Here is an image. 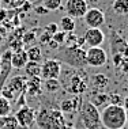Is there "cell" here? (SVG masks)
<instances>
[{
	"instance_id": "obj_1",
	"label": "cell",
	"mask_w": 128,
	"mask_h": 129,
	"mask_svg": "<svg viewBox=\"0 0 128 129\" xmlns=\"http://www.w3.org/2000/svg\"><path fill=\"white\" fill-rule=\"evenodd\" d=\"M60 74L67 75V78L59 79L61 83V87L65 88V91L71 95H82L83 92H86L89 86V79L87 75L85 74L82 69H76L72 67H61Z\"/></svg>"
},
{
	"instance_id": "obj_2",
	"label": "cell",
	"mask_w": 128,
	"mask_h": 129,
	"mask_svg": "<svg viewBox=\"0 0 128 129\" xmlns=\"http://www.w3.org/2000/svg\"><path fill=\"white\" fill-rule=\"evenodd\" d=\"M101 116V125L105 129H120L125 128L128 113L124 110L123 106L119 105H106L99 111Z\"/></svg>"
},
{
	"instance_id": "obj_3",
	"label": "cell",
	"mask_w": 128,
	"mask_h": 129,
	"mask_svg": "<svg viewBox=\"0 0 128 129\" xmlns=\"http://www.w3.org/2000/svg\"><path fill=\"white\" fill-rule=\"evenodd\" d=\"M67 122L65 116L60 109H45L42 107L36 114V124L38 129H63Z\"/></svg>"
},
{
	"instance_id": "obj_4",
	"label": "cell",
	"mask_w": 128,
	"mask_h": 129,
	"mask_svg": "<svg viewBox=\"0 0 128 129\" xmlns=\"http://www.w3.org/2000/svg\"><path fill=\"white\" fill-rule=\"evenodd\" d=\"M59 60L64 64H67L68 67L82 69L86 65V50L83 48L74 45V46H65L64 50H61L59 53Z\"/></svg>"
},
{
	"instance_id": "obj_5",
	"label": "cell",
	"mask_w": 128,
	"mask_h": 129,
	"mask_svg": "<svg viewBox=\"0 0 128 129\" xmlns=\"http://www.w3.org/2000/svg\"><path fill=\"white\" fill-rule=\"evenodd\" d=\"M79 121L86 129H99L101 125V116H99V109L93 105L90 101L83 102L79 110Z\"/></svg>"
},
{
	"instance_id": "obj_6",
	"label": "cell",
	"mask_w": 128,
	"mask_h": 129,
	"mask_svg": "<svg viewBox=\"0 0 128 129\" xmlns=\"http://www.w3.org/2000/svg\"><path fill=\"white\" fill-rule=\"evenodd\" d=\"M108 62V54L101 46H93L86 50V64L93 68H99Z\"/></svg>"
},
{
	"instance_id": "obj_7",
	"label": "cell",
	"mask_w": 128,
	"mask_h": 129,
	"mask_svg": "<svg viewBox=\"0 0 128 129\" xmlns=\"http://www.w3.org/2000/svg\"><path fill=\"white\" fill-rule=\"evenodd\" d=\"M61 67H63V62L59 58H48L44 61V64L41 65V74L40 78L42 80L46 79H59L61 72Z\"/></svg>"
},
{
	"instance_id": "obj_8",
	"label": "cell",
	"mask_w": 128,
	"mask_h": 129,
	"mask_svg": "<svg viewBox=\"0 0 128 129\" xmlns=\"http://www.w3.org/2000/svg\"><path fill=\"white\" fill-rule=\"evenodd\" d=\"M14 116L16 117L19 128H22V129L32 128L34 125V122H36V113H34V110L32 109V107L26 106V105L20 106Z\"/></svg>"
},
{
	"instance_id": "obj_9",
	"label": "cell",
	"mask_w": 128,
	"mask_h": 129,
	"mask_svg": "<svg viewBox=\"0 0 128 129\" xmlns=\"http://www.w3.org/2000/svg\"><path fill=\"white\" fill-rule=\"evenodd\" d=\"M89 10L86 0H65V11L67 15L74 19L83 18L86 11Z\"/></svg>"
},
{
	"instance_id": "obj_10",
	"label": "cell",
	"mask_w": 128,
	"mask_h": 129,
	"mask_svg": "<svg viewBox=\"0 0 128 129\" xmlns=\"http://www.w3.org/2000/svg\"><path fill=\"white\" fill-rule=\"evenodd\" d=\"M85 25L87 27H98L101 29V26L105 23V15H104L102 10L99 8H89L86 14L83 15Z\"/></svg>"
},
{
	"instance_id": "obj_11",
	"label": "cell",
	"mask_w": 128,
	"mask_h": 129,
	"mask_svg": "<svg viewBox=\"0 0 128 129\" xmlns=\"http://www.w3.org/2000/svg\"><path fill=\"white\" fill-rule=\"evenodd\" d=\"M83 41L86 45H89V48L101 46L105 41V34L98 27H89L83 34Z\"/></svg>"
},
{
	"instance_id": "obj_12",
	"label": "cell",
	"mask_w": 128,
	"mask_h": 129,
	"mask_svg": "<svg viewBox=\"0 0 128 129\" xmlns=\"http://www.w3.org/2000/svg\"><path fill=\"white\" fill-rule=\"evenodd\" d=\"M82 103H83V101H82V96L81 95H72L71 98L61 101L60 110H61V113H63L64 116H65V114L79 113Z\"/></svg>"
},
{
	"instance_id": "obj_13",
	"label": "cell",
	"mask_w": 128,
	"mask_h": 129,
	"mask_svg": "<svg viewBox=\"0 0 128 129\" xmlns=\"http://www.w3.org/2000/svg\"><path fill=\"white\" fill-rule=\"evenodd\" d=\"M26 78L25 76H14V78L10 79L8 82V87L10 90L14 92V95L16 96V99L19 98L20 95H23V92H25V88H26Z\"/></svg>"
},
{
	"instance_id": "obj_14",
	"label": "cell",
	"mask_w": 128,
	"mask_h": 129,
	"mask_svg": "<svg viewBox=\"0 0 128 129\" xmlns=\"http://www.w3.org/2000/svg\"><path fill=\"white\" fill-rule=\"evenodd\" d=\"M25 92L30 96H38L42 94V79L40 76L37 78H29L26 80V88Z\"/></svg>"
},
{
	"instance_id": "obj_15",
	"label": "cell",
	"mask_w": 128,
	"mask_h": 129,
	"mask_svg": "<svg viewBox=\"0 0 128 129\" xmlns=\"http://www.w3.org/2000/svg\"><path fill=\"white\" fill-rule=\"evenodd\" d=\"M27 61H29V58H27L26 50L18 49V50H14L12 52V56H11V65H12V68L23 69V67L26 65Z\"/></svg>"
},
{
	"instance_id": "obj_16",
	"label": "cell",
	"mask_w": 128,
	"mask_h": 129,
	"mask_svg": "<svg viewBox=\"0 0 128 129\" xmlns=\"http://www.w3.org/2000/svg\"><path fill=\"white\" fill-rule=\"evenodd\" d=\"M90 84H91L97 91H102L104 88H106L109 84V79L106 75L104 74H97V75H93L91 79H90Z\"/></svg>"
},
{
	"instance_id": "obj_17",
	"label": "cell",
	"mask_w": 128,
	"mask_h": 129,
	"mask_svg": "<svg viewBox=\"0 0 128 129\" xmlns=\"http://www.w3.org/2000/svg\"><path fill=\"white\" fill-rule=\"evenodd\" d=\"M125 45H127L125 40H123L119 36H113V40L110 41V50H112L113 54H123Z\"/></svg>"
},
{
	"instance_id": "obj_18",
	"label": "cell",
	"mask_w": 128,
	"mask_h": 129,
	"mask_svg": "<svg viewBox=\"0 0 128 129\" xmlns=\"http://www.w3.org/2000/svg\"><path fill=\"white\" fill-rule=\"evenodd\" d=\"M0 129H19V124L14 114L0 117Z\"/></svg>"
},
{
	"instance_id": "obj_19",
	"label": "cell",
	"mask_w": 128,
	"mask_h": 129,
	"mask_svg": "<svg viewBox=\"0 0 128 129\" xmlns=\"http://www.w3.org/2000/svg\"><path fill=\"white\" fill-rule=\"evenodd\" d=\"M61 88V83L59 79H46L42 80V90L48 94H56Z\"/></svg>"
},
{
	"instance_id": "obj_20",
	"label": "cell",
	"mask_w": 128,
	"mask_h": 129,
	"mask_svg": "<svg viewBox=\"0 0 128 129\" xmlns=\"http://www.w3.org/2000/svg\"><path fill=\"white\" fill-rule=\"evenodd\" d=\"M25 69V74L29 78H37L41 74V64L37 61H27L26 65L23 67Z\"/></svg>"
},
{
	"instance_id": "obj_21",
	"label": "cell",
	"mask_w": 128,
	"mask_h": 129,
	"mask_svg": "<svg viewBox=\"0 0 128 129\" xmlns=\"http://www.w3.org/2000/svg\"><path fill=\"white\" fill-rule=\"evenodd\" d=\"M90 102L94 105L97 109H101V107L104 109L106 105H109V95L105 92H97Z\"/></svg>"
},
{
	"instance_id": "obj_22",
	"label": "cell",
	"mask_w": 128,
	"mask_h": 129,
	"mask_svg": "<svg viewBox=\"0 0 128 129\" xmlns=\"http://www.w3.org/2000/svg\"><path fill=\"white\" fill-rule=\"evenodd\" d=\"M112 10L117 15H128V0H113Z\"/></svg>"
},
{
	"instance_id": "obj_23",
	"label": "cell",
	"mask_w": 128,
	"mask_h": 129,
	"mask_svg": "<svg viewBox=\"0 0 128 129\" xmlns=\"http://www.w3.org/2000/svg\"><path fill=\"white\" fill-rule=\"evenodd\" d=\"M60 27L64 33H72L76 27V23H75V19L71 18V16L65 15L60 19Z\"/></svg>"
},
{
	"instance_id": "obj_24",
	"label": "cell",
	"mask_w": 128,
	"mask_h": 129,
	"mask_svg": "<svg viewBox=\"0 0 128 129\" xmlns=\"http://www.w3.org/2000/svg\"><path fill=\"white\" fill-rule=\"evenodd\" d=\"M26 54H27L29 61H37V62H40L41 58H42V50H41V48L37 46V45L30 46L29 49L26 50Z\"/></svg>"
},
{
	"instance_id": "obj_25",
	"label": "cell",
	"mask_w": 128,
	"mask_h": 129,
	"mask_svg": "<svg viewBox=\"0 0 128 129\" xmlns=\"http://www.w3.org/2000/svg\"><path fill=\"white\" fill-rule=\"evenodd\" d=\"M41 4L48 12L49 11H57L61 8L63 0H41Z\"/></svg>"
},
{
	"instance_id": "obj_26",
	"label": "cell",
	"mask_w": 128,
	"mask_h": 129,
	"mask_svg": "<svg viewBox=\"0 0 128 129\" xmlns=\"http://www.w3.org/2000/svg\"><path fill=\"white\" fill-rule=\"evenodd\" d=\"M12 111V105L8 99H6L4 96L0 95V117H4L11 114Z\"/></svg>"
},
{
	"instance_id": "obj_27",
	"label": "cell",
	"mask_w": 128,
	"mask_h": 129,
	"mask_svg": "<svg viewBox=\"0 0 128 129\" xmlns=\"http://www.w3.org/2000/svg\"><path fill=\"white\" fill-rule=\"evenodd\" d=\"M109 103L110 105H119V106H123V96L117 92H113L109 95Z\"/></svg>"
},
{
	"instance_id": "obj_28",
	"label": "cell",
	"mask_w": 128,
	"mask_h": 129,
	"mask_svg": "<svg viewBox=\"0 0 128 129\" xmlns=\"http://www.w3.org/2000/svg\"><path fill=\"white\" fill-rule=\"evenodd\" d=\"M44 31L48 33V34H50V36H53L55 33L59 31V25L56 22H50V23H48V25L44 27Z\"/></svg>"
},
{
	"instance_id": "obj_29",
	"label": "cell",
	"mask_w": 128,
	"mask_h": 129,
	"mask_svg": "<svg viewBox=\"0 0 128 129\" xmlns=\"http://www.w3.org/2000/svg\"><path fill=\"white\" fill-rule=\"evenodd\" d=\"M65 36H67V33H64V31H57L52 36V40L56 41L59 45H63L65 42Z\"/></svg>"
},
{
	"instance_id": "obj_30",
	"label": "cell",
	"mask_w": 128,
	"mask_h": 129,
	"mask_svg": "<svg viewBox=\"0 0 128 129\" xmlns=\"http://www.w3.org/2000/svg\"><path fill=\"white\" fill-rule=\"evenodd\" d=\"M117 67L121 68V71L124 72V74H128V57H123Z\"/></svg>"
},
{
	"instance_id": "obj_31",
	"label": "cell",
	"mask_w": 128,
	"mask_h": 129,
	"mask_svg": "<svg viewBox=\"0 0 128 129\" xmlns=\"http://www.w3.org/2000/svg\"><path fill=\"white\" fill-rule=\"evenodd\" d=\"M50 40H52V36H50V34H48V33H44L42 37H41V42H42V44H48Z\"/></svg>"
},
{
	"instance_id": "obj_32",
	"label": "cell",
	"mask_w": 128,
	"mask_h": 129,
	"mask_svg": "<svg viewBox=\"0 0 128 129\" xmlns=\"http://www.w3.org/2000/svg\"><path fill=\"white\" fill-rule=\"evenodd\" d=\"M6 18H7V11H6L4 8H2V7H0V23L4 22Z\"/></svg>"
},
{
	"instance_id": "obj_33",
	"label": "cell",
	"mask_w": 128,
	"mask_h": 129,
	"mask_svg": "<svg viewBox=\"0 0 128 129\" xmlns=\"http://www.w3.org/2000/svg\"><path fill=\"white\" fill-rule=\"evenodd\" d=\"M46 45H48L49 48H52V49H57V48H59V44L56 42V41H53V40H50Z\"/></svg>"
},
{
	"instance_id": "obj_34",
	"label": "cell",
	"mask_w": 128,
	"mask_h": 129,
	"mask_svg": "<svg viewBox=\"0 0 128 129\" xmlns=\"http://www.w3.org/2000/svg\"><path fill=\"white\" fill-rule=\"evenodd\" d=\"M123 107H124V110L128 113V94L123 98Z\"/></svg>"
},
{
	"instance_id": "obj_35",
	"label": "cell",
	"mask_w": 128,
	"mask_h": 129,
	"mask_svg": "<svg viewBox=\"0 0 128 129\" xmlns=\"http://www.w3.org/2000/svg\"><path fill=\"white\" fill-rule=\"evenodd\" d=\"M74 129H86V128L83 126V125H82V122H81V121L78 120V122H76V125L74 126Z\"/></svg>"
},
{
	"instance_id": "obj_36",
	"label": "cell",
	"mask_w": 128,
	"mask_h": 129,
	"mask_svg": "<svg viewBox=\"0 0 128 129\" xmlns=\"http://www.w3.org/2000/svg\"><path fill=\"white\" fill-rule=\"evenodd\" d=\"M36 11H38V14H48V11L44 8V7L42 8H36Z\"/></svg>"
},
{
	"instance_id": "obj_37",
	"label": "cell",
	"mask_w": 128,
	"mask_h": 129,
	"mask_svg": "<svg viewBox=\"0 0 128 129\" xmlns=\"http://www.w3.org/2000/svg\"><path fill=\"white\" fill-rule=\"evenodd\" d=\"M123 56H124V57H128V42H127V45H125V49H124Z\"/></svg>"
},
{
	"instance_id": "obj_38",
	"label": "cell",
	"mask_w": 128,
	"mask_h": 129,
	"mask_svg": "<svg viewBox=\"0 0 128 129\" xmlns=\"http://www.w3.org/2000/svg\"><path fill=\"white\" fill-rule=\"evenodd\" d=\"M2 41H3V38H2V36H0V44H2Z\"/></svg>"
},
{
	"instance_id": "obj_39",
	"label": "cell",
	"mask_w": 128,
	"mask_h": 129,
	"mask_svg": "<svg viewBox=\"0 0 128 129\" xmlns=\"http://www.w3.org/2000/svg\"><path fill=\"white\" fill-rule=\"evenodd\" d=\"M127 125H128V117H127Z\"/></svg>"
},
{
	"instance_id": "obj_40",
	"label": "cell",
	"mask_w": 128,
	"mask_h": 129,
	"mask_svg": "<svg viewBox=\"0 0 128 129\" xmlns=\"http://www.w3.org/2000/svg\"><path fill=\"white\" fill-rule=\"evenodd\" d=\"M99 129H105V128H99Z\"/></svg>"
},
{
	"instance_id": "obj_41",
	"label": "cell",
	"mask_w": 128,
	"mask_h": 129,
	"mask_svg": "<svg viewBox=\"0 0 128 129\" xmlns=\"http://www.w3.org/2000/svg\"><path fill=\"white\" fill-rule=\"evenodd\" d=\"M120 129H125V128H120Z\"/></svg>"
},
{
	"instance_id": "obj_42",
	"label": "cell",
	"mask_w": 128,
	"mask_h": 129,
	"mask_svg": "<svg viewBox=\"0 0 128 129\" xmlns=\"http://www.w3.org/2000/svg\"><path fill=\"white\" fill-rule=\"evenodd\" d=\"M0 3H2V0H0Z\"/></svg>"
},
{
	"instance_id": "obj_43",
	"label": "cell",
	"mask_w": 128,
	"mask_h": 129,
	"mask_svg": "<svg viewBox=\"0 0 128 129\" xmlns=\"http://www.w3.org/2000/svg\"><path fill=\"white\" fill-rule=\"evenodd\" d=\"M0 68H2V67H0Z\"/></svg>"
}]
</instances>
